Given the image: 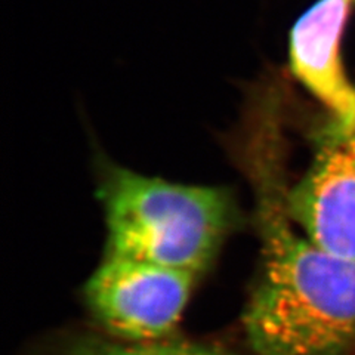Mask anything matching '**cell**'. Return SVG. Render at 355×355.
I'll return each instance as SVG.
<instances>
[{
	"instance_id": "obj_4",
	"label": "cell",
	"mask_w": 355,
	"mask_h": 355,
	"mask_svg": "<svg viewBox=\"0 0 355 355\" xmlns=\"http://www.w3.org/2000/svg\"><path fill=\"white\" fill-rule=\"evenodd\" d=\"M287 207L318 246L355 259V128L329 119L318 129L313 162L288 188Z\"/></svg>"
},
{
	"instance_id": "obj_6",
	"label": "cell",
	"mask_w": 355,
	"mask_h": 355,
	"mask_svg": "<svg viewBox=\"0 0 355 355\" xmlns=\"http://www.w3.org/2000/svg\"><path fill=\"white\" fill-rule=\"evenodd\" d=\"M62 355H239L209 343L180 342L164 339L159 342L133 343L114 338L86 336L73 342Z\"/></svg>"
},
{
	"instance_id": "obj_3",
	"label": "cell",
	"mask_w": 355,
	"mask_h": 355,
	"mask_svg": "<svg viewBox=\"0 0 355 355\" xmlns=\"http://www.w3.org/2000/svg\"><path fill=\"white\" fill-rule=\"evenodd\" d=\"M197 274L104 254L85 284V302L110 338L146 343L169 339L180 323Z\"/></svg>"
},
{
	"instance_id": "obj_2",
	"label": "cell",
	"mask_w": 355,
	"mask_h": 355,
	"mask_svg": "<svg viewBox=\"0 0 355 355\" xmlns=\"http://www.w3.org/2000/svg\"><path fill=\"white\" fill-rule=\"evenodd\" d=\"M105 254L197 275L212 263L237 210L225 188L188 185L110 166L99 185Z\"/></svg>"
},
{
	"instance_id": "obj_5",
	"label": "cell",
	"mask_w": 355,
	"mask_h": 355,
	"mask_svg": "<svg viewBox=\"0 0 355 355\" xmlns=\"http://www.w3.org/2000/svg\"><path fill=\"white\" fill-rule=\"evenodd\" d=\"M352 0H317L291 31V67L329 119L355 128V85L342 60V39Z\"/></svg>"
},
{
	"instance_id": "obj_1",
	"label": "cell",
	"mask_w": 355,
	"mask_h": 355,
	"mask_svg": "<svg viewBox=\"0 0 355 355\" xmlns=\"http://www.w3.org/2000/svg\"><path fill=\"white\" fill-rule=\"evenodd\" d=\"M261 268L243 327L258 355H355V259L311 240L288 214L284 164L252 162Z\"/></svg>"
},
{
	"instance_id": "obj_7",
	"label": "cell",
	"mask_w": 355,
	"mask_h": 355,
	"mask_svg": "<svg viewBox=\"0 0 355 355\" xmlns=\"http://www.w3.org/2000/svg\"><path fill=\"white\" fill-rule=\"evenodd\" d=\"M352 2H355V0H352Z\"/></svg>"
}]
</instances>
